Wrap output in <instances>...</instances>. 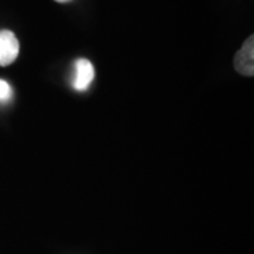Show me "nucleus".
<instances>
[{
    "label": "nucleus",
    "instance_id": "1",
    "mask_svg": "<svg viewBox=\"0 0 254 254\" xmlns=\"http://www.w3.org/2000/svg\"><path fill=\"white\" fill-rule=\"evenodd\" d=\"M20 51L17 37L10 30L0 31V66H7L17 58Z\"/></svg>",
    "mask_w": 254,
    "mask_h": 254
},
{
    "label": "nucleus",
    "instance_id": "2",
    "mask_svg": "<svg viewBox=\"0 0 254 254\" xmlns=\"http://www.w3.org/2000/svg\"><path fill=\"white\" fill-rule=\"evenodd\" d=\"M235 68L237 72L247 76L254 75V37L250 36L235 57Z\"/></svg>",
    "mask_w": 254,
    "mask_h": 254
},
{
    "label": "nucleus",
    "instance_id": "3",
    "mask_svg": "<svg viewBox=\"0 0 254 254\" xmlns=\"http://www.w3.org/2000/svg\"><path fill=\"white\" fill-rule=\"evenodd\" d=\"M95 76L93 65L91 61L81 58L75 61L73 65V75H72V86L76 91H85L91 85Z\"/></svg>",
    "mask_w": 254,
    "mask_h": 254
},
{
    "label": "nucleus",
    "instance_id": "4",
    "mask_svg": "<svg viewBox=\"0 0 254 254\" xmlns=\"http://www.w3.org/2000/svg\"><path fill=\"white\" fill-rule=\"evenodd\" d=\"M13 95L11 92V86L6 81L0 79V102H6L9 100Z\"/></svg>",
    "mask_w": 254,
    "mask_h": 254
},
{
    "label": "nucleus",
    "instance_id": "5",
    "mask_svg": "<svg viewBox=\"0 0 254 254\" xmlns=\"http://www.w3.org/2000/svg\"><path fill=\"white\" fill-rule=\"evenodd\" d=\"M55 1H58V3H66V1H69V0H55Z\"/></svg>",
    "mask_w": 254,
    "mask_h": 254
}]
</instances>
